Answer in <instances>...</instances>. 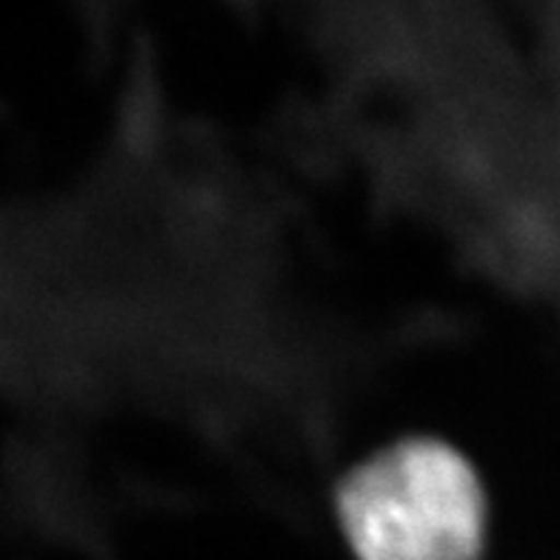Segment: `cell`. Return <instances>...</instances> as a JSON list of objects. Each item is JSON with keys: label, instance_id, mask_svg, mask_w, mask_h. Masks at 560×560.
I'll list each match as a JSON object with an SVG mask.
<instances>
[{"label": "cell", "instance_id": "obj_1", "mask_svg": "<svg viewBox=\"0 0 560 560\" xmlns=\"http://www.w3.org/2000/svg\"><path fill=\"white\" fill-rule=\"evenodd\" d=\"M338 517L354 560H480L487 549L478 472L435 438L392 443L354 466Z\"/></svg>", "mask_w": 560, "mask_h": 560}]
</instances>
